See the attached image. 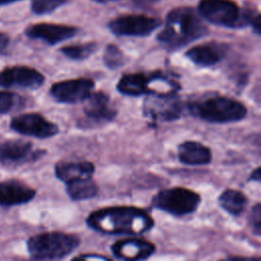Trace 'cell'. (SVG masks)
I'll list each match as a JSON object with an SVG mask.
<instances>
[{
    "label": "cell",
    "instance_id": "9",
    "mask_svg": "<svg viewBox=\"0 0 261 261\" xmlns=\"http://www.w3.org/2000/svg\"><path fill=\"white\" fill-rule=\"evenodd\" d=\"M161 24L158 18L146 15H123L111 20L109 30L117 36L144 37L150 35Z\"/></svg>",
    "mask_w": 261,
    "mask_h": 261
},
{
    "label": "cell",
    "instance_id": "10",
    "mask_svg": "<svg viewBox=\"0 0 261 261\" xmlns=\"http://www.w3.org/2000/svg\"><path fill=\"white\" fill-rule=\"evenodd\" d=\"M94 88L90 79H74L55 83L50 88L51 97L60 103H77L85 101Z\"/></svg>",
    "mask_w": 261,
    "mask_h": 261
},
{
    "label": "cell",
    "instance_id": "5",
    "mask_svg": "<svg viewBox=\"0 0 261 261\" xmlns=\"http://www.w3.org/2000/svg\"><path fill=\"white\" fill-rule=\"evenodd\" d=\"M201 203L198 193L182 187L159 191L152 199V206L173 216H185L194 213Z\"/></svg>",
    "mask_w": 261,
    "mask_h": 261
},
{
    "label": "cell",
    "instance_id": "18",
    "mask_svg": "<svg viewBox=\"0 0 261 261\" xmlns=\"http://www.w3.org/2000/svg\"><path fill=\"white\" fill-rule=\"evenodd\" d=\"M85 113L88 117L95 120H111L116 114L112 107L109 97L104 93H93L85 100Z\"/></svg>",
    "mask_w": 261,
    "mask_h": 261
},
{
    "label": "cell",
    "instance_id": "6",
    "mask_svg": "<svg viewBox=\"0 0 261 261\" xmlns=\"http://www.w3.org/2000/svg\"><path fill=\"white\" fill-rule=\"evenodd\" d=\"M199 14L208 21L226 28H241L248 23L252 15L243 11L230 0H202L199 4Z\"/></svg>",
    "mask_w": 261,
    "mask_h": 261
},
{
    "label": "cell",
    "instance_id": "33",
    "mask_svg": "<svg viewBox=\"0 0 261 261\" xmlns=\"http://www.w3.org/2000/svg\"><path fill=\"white\" fill-rule=\"evenodd\" d=\"M19 0H0V6L2 5H7V4H10V3H14V2H17Z\"/></svg>",
    "mask_w": 261,
    "mask_h": 261
},
{
    "label": "cell",
    "instance_id": "25",
    "mask_svg": "<svg viewBox=\"0 0 261 261\" xmlns=\"http://www.w3.org/2000/svg\"><path fill=\"white\" fill-rule=\"evenodd\" d=\"M67 0H31V10L38 15L48 14L62 6Z\"/></svg>",
    "mask_w": 261,
    "mask_h": 261
},
{
    "label": "cell",
    "instance_id": "22",
    "mask_svg": "<svg viewBox=\"0 0 261 261\" xmlns=\"http://www.w3.org/2000/svg\"><path fill=\"white\" fill-rule=\"evenodd\" d=\"M66 194L72 201H84L94 198L99 189L91 178H82L65 184Z\"/></svg>",
    "mask_w": 261,
    "mask_h": 261
},
{
    "label": "cell",
    "instance_id": "32",
    "mask_svg": "<svg viewBox=\"0 0 261 261\" xmlns=\"http://www.w3.org/2000/svg\"><path fill=\"white\" fill-rule=\"evenodd\" d=\"M136 3L138 4H142V5H151L154 4L160 0H134Z\"/></svg>",
    "mask_w": 261,
    "mask_h": 261
},
{
    "label": "cell",
    "instance_id": "17",
    "mask_svg": "<svg viewBox=\"0 0 261 261\" xmlns=\"http://www.w3.org/2000/svg\"><path fill=\"white\" fill-rule=\"evenodd\" d=\"M56 177L64 184L91 178L95 171V166L89 161H60L55 165Z\"/></svg>",
    "mask_w": 261,
    "mask_h": 261
},
{
    "label": "cell",
    "instance_id": "27",
    "mask_svg": "<svg viewBox=\"0 0 261 261\" xmlns=\"http://www.w3.org/2000/svg\"><path fill=\"white\" fill-rule=\"evenodd\" d=\"M249 223L252 227L253 232L256 236H260L261 233V204L256 203L254 207H252L251 212L249 214Z\"/></svg>",
    "mask_w": 261,
    "mask_h": 261
},
{
    "label": "cell",
    "instance_id": "7",
    "mask_svg": "<svg viewBox=\"0 0 261 261\" xmlns=\"http://www.w3.org/2000/svg\"><path fill=\"white\" fill-rule=\"evenodd\" d=\"M9 127L17 134L38 139L51 138L58 133V126L55 123L36 112L13 116L9 121Z\"/></svg>",
    "mask_w": 261,
    "mask_h": 261
},
{
    "label": "cell",
    "instance_id": "8",
    "mask_svg": "<svg viewBox=\"0 0 261 261\" xmlns=\"http://www.w3.org/2000/svg\"><path fill=\"white\" fill-rule=\"evenodd\" d=\"M44 75L37 69L25 65L4 67L0 71V88L35 90L44 84Z\"/></svg>",
    "mask_w": 261,
    "mask_h": 261
},
{
    "label": "cell",
    "instance_id": "26",
    "mask_svg": "<svg viewBox=\"0 0 261 261\" xmlns=\"http://www.w3.org/2000/svg\"><path fill=\"white\" fill-rule=\"evenodd\" d=\"M105 64L109 68H117L124 63V55L122 51L115 45H108L103 56Z\"/></svg>",
    "mask_w": 261,
    "mask_h": 261
},
{
    "label": "cell",
    "instance_id": "31",
    "mask_svg": "<svg viewBox=\"0 0 261 261\" xmlns=\"http://www.w3.org/2000/svg\"><path fill=\"white\" fill-rule=\"evenodd\" d=\"M261 179V171H260V168L257 167L250 175L249 179L248 180H256V181H260Z\"/></svg>",
    "mask_w": 261,
    "mask_h": 261
},
{
    "label": "cell",
    "instance_id": "15",
    "mask_svg": "<svg viewBox=\"0 0 261 261\" xmlns=\"http://www.w3.org/2000/svg\"><path fill=\"white\" fill-rule=\"evenodd\" d=\"M165 76L159 72L147 73H129L123 75L118 84L117 90L124 95L140 96L147 93H153L151 85L155 82L161 81Z\"/></svg>",
    "mask_w": 261,
    "mask_h": 261
},
{
    "label": "cell",
    "instance_id": "24",
    "mask_svg": "<svg viewBox=\"0 0 261 261\" xmlns=\"http://www.w3.org/2000/svg\"><path fill=\"white\" fill-rule=\"evenodd\" d=\"M23 100L16 93L0 90V116L9 113L13 108L20 105Z\"/></svg>",
    "mask_w": 261,
    "mask_h": 261
},
{
    "label": "cell",
    "instance_id": "11",
    "mask_svg": "<svg viewBox=\"0 0 261 261\" xmlns=\"http://www.w3.org/2000/svg\"><path fill=\"white\" fill-rule=\"evenodd\" d=\"M44 152L35 150L31 142L11 139L0 144V163L6 166L19 165L37 160Z\"/></svg>",
    "mask_w": 261,
    "mask_h": 261
},
{
    "label": "cell",
    "instance_id": "4",
    "mask_svg": "<svg viewBox=\"0 0 261 261\" xmlns=\"http://www.w3.org/2000/svg\"><path fill=\"white\" fill-rule=\"evenodd\" d=\"M190 110L194 115L214 123L239 121L247 114L246 107L241 102L221 96L195 102L190 106Z\"/></svg>",
    "mask_w": 261,
    "mask_h": 261
},
{
    "label": "cell",
    "instance_id": "13",
    "mask_svg": "<svg viewBox=\"0 0 261 261\" xmlns=\"http://www.w3.org/2000/svg\"><path fill=\"white\" fill-rule=\"evenodd\" d=\"M156 247L149 241L127 238L111 245L112 254L121 261H143L154 254Z\"/></svg>",
    "mask_w": 261,
    "mask_h": 261
},
{
    "label": "cell",
    "instance_id": "3",
    "mask_svg": "<svg viewBox=\"0 0 261 261\" xmlns=\"http://www.w3.org/2000/svg\"><path fill=\"white\" fill-rule=\"evenodd\" d=\"M80 243L75 234L47 231L31 237L27 247L30 256L36 260H58L72 253Z\"/></svg>",
    "mask_w": 261,
    "mask_h": 261
},
{
    "label": "cell",
    "instance_id": "21",
    "mask_svg": "<svg viewBox=\"0 0 261 261\" xmlns=\"http://www.w3.org/2000/svg\"><path fill=\"white\" fill-rule=\"evenodd\" d=\"M219 206L227 213L237 216L244 212L248 198L244 193L234 189H226L218 197Z\"/></svg>",
    "mask_w": 261,
    "mask_h": 261
},
{
    "label": "cell",
    "instance_id": "2",
    "mask_svg": "<svg viewBox=\"0 0 261 261\" xmlns=\"http://www.w3.org/2000/svg\"><path fill=\"white\" fill-rule=\"evenodd\" d=\"M206 34L207 27L195 9L177 7L168 13L164 29L158 34V40L170 48H177Z\"/></svg>",
    "mask_w": 261,
    "mask_h": 261
},
{
    "label": "cell",
    "instance_id": "19",
    "mask_svg": "<svg viewBox=\"0 0 261 261\" xmlns=\"http://www.w3.org/2000/svg\"><path fill=\"white\" fill-rule=\"evenodd\" d=\"M178 159L188 165H206L211 162L212 154L210 149L201 143L188 141L178 146Z\"/></svg>",
    "mask_w": 261,
    "mask_h": 261
},
{
    "label": "cell",
    "instance_id": "16",
    "mask_svg": "<svg viewBox=\"0 0 261 261\" xmlns=\"http://www.w3.org/2000/svg\"><path fill=\"white\" fill-rule=\"evenodd\" d=\"M36 191L17 179H7L0 182V205L14 206L30 202L35 198Z\"/></svg>",
    "mask_w": 261,
    "mask_h": 261
},
{
    "label": "cell",
    "instance_id": "12",
    "mask_svg": "<svg viewBox=\"0 0 261 261\" xmlns=\"http://www.w3.org/2000/svg\"><path fill=\"white\" fill-rule=\"evenodd\" d=\"M182 111L180 102L173 94L154 95L146 99L144 112L154 120H172L179 117Z\"/></svg>",
    "mask_w": 261,
    "mask_h": 261
},
{
    "label": "cell",
    "instance_id": "20",
    "mask_svg": "<svg viewBox=\"0 0 261 261\" xmlns=\"http://www.w3.org/2000/svg\"><path fill=\"white\" fill-rule=\"evenodd\" d=\"M224 50L218 45H199L187 52V57L200 66H211L220 61Z\"/></svg>",
    "mask_w": 261,
    "mask_h": 261
},
{
    "label": "cell",
    "instance_id": "29",
    "mask_svg": "<svg viewBox=\"0 0 261 261\" xmlns=\"http://www.w3.org/2000/svg\"><path fill=\"white\" fill-rule=\"evenodd\" d=\"M9 43H10L9 36L6 33L0 32V56L6 52L9 46Z\"/></svg>",
    "mask_w": 261,
    "mask_h": 261
},
{
    "label": "cell",
    "instance_id": "1",
    "mask_svg": "<svg viewBox=\"0 0 261 261\" xmlns=\"http://www.w3.org/2000/svg\"><path fill=\"white\" fill-rule=\"evenodd\" d=\"M89 228L104 234L139 236L154 226L145 210L132 206H111L93 211L86 219Z\"/></svg>",
    "mask_w": 261,
    "mask_h": 261
},
{
    "label": "cell",
    "instance_id": "14",
    "mask_svg": "<svg viewBox=\"0 0 261 261\" xmlns=\"http://www.w3.org/2000/svg\"><path fill=\"white\" fill-rule=\"evenodd\" d=\"M77 33V30L72 27L57 24V23H35L29 25L24 30L28 38L41 40L49 45H55L67 39H70Z\"/></svg>",
    "mask_w": 261,
    "mask_h": 261
},
{
    "label": "cell",
    "instance_id": "34",
    "mask_svg": "<svg viewBox=\"0 0 261 261\" xmlns=\"http://www.w3.org/2000/svg\"><path fill=\"white\" fill-rule=\"evenodd\" d=\"M95 2H98V3H110V2H114V1H117V0H94Z\"/></svg>",
    "mask_w": 261,
    "mask_h": 261
},
{
    "label": "cell",
    "instance_id": "28",
    "mask_svg": "<svg viewBox=\"0 0 261 261\" xmlns=\"http://www.w3.org/2000/svg\"><path fill=\"white\" fill-rule=\"evenodd\" d=\"M71 261H112L107 257L97 254H83L76 257H73Z\"/></svg>",
    "mask_w": 261,
    "mask_h": 261
},
{
    "label": "cell",
    "instance_id": "30",
    "mask_svg": "<svg viewBox=\"0 0 261 261\" xmlns=\"http://www.w3.org/2000/svg\"><path fill=\"white\" fill-rule=\"evenodd\" d=\"M219 261H260V258H252V257H240V256H229Z\"/></svg>",
    "mask_w": 261,
    "mask_h": 261
},
{
    "label": "cell",
    "instance_id": "23",
    "mask_svg": "<svg viewBox=\"0 0 261 261\" xmlns=\"http://www.w3.org/2000/svg\"><path fill=\"white\" fill-rule=\"evenodd\" d=\"M96 49V44L89 43L84 45L66 46L60 49V51L68 58L73 60H83L89 57Z\"/></svg>",
    "mask_w": 261,
    "mask_h": 261
}]
</instances>
